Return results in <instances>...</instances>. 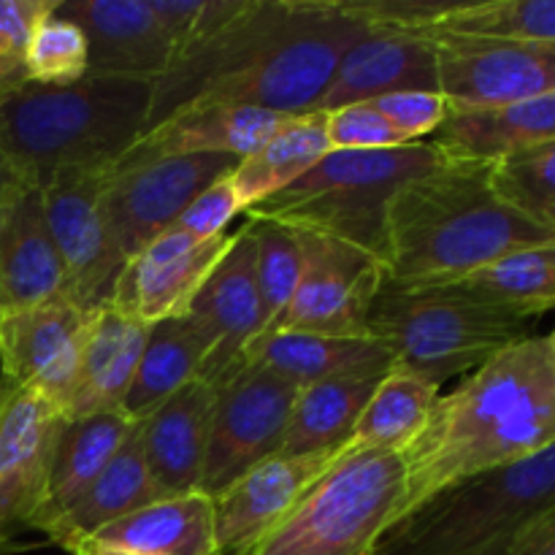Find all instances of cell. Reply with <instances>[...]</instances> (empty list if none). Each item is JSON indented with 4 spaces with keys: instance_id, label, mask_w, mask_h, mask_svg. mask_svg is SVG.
<instances>
[{
    "instance_id": "1",
    "label": "cell",
    "mask_w": 555,
    "mask_h": 555,
    "mask_svg": "<svg viewBox=\"0 0 555 555\" xmlns=\"http://www.w3.org/2000/svg\"><path fill=\"white\" fill-rule=\"evenodd\" d=\"M551 448L555 331L504 347L459 388L439 396L421 437L401 453L406 480L399 518L453 482L520 464Z\"/></svg>"
},
{
    "instance_id": "2",
    "label": "cell",
    "mask_w": 555,
    "mask_h": 555,
    "mask_svg": "<svg viewBox=\"0 0 555 555\" xmlns=\"http://www.w3.org/2000/svg\"><path fill=\"white\" fill-rule=\"evenodd\" d=\"M491 166L444 157L396 190L388 209V280L455 285L515 249L555 238L496 193Z\"/></svg>"
},
{
    "instance_id": "3",
    "label": "cell",
    "mask_w": 555,
    "mask_h": 555,
    "mask_svg": "<svg viewBox=\"0 0 555 555\" xmlns=\"http://www.w3.org/2000/svg\"><path fill=\"white\" fill-rule=\"evenodd\" d=\"M155 81L87 74L70 85L22 81L0 92V144L25 188L108 173L146 133Z\"/></svg>"
},
{
    "instance_id": "4",
    "label": "cell",
    "mask_w": 555,
    "mask_h": 555,
    "mask_svg": "<svg viewBox=\"0 0 555 555\" xmlns=\"http://www.w3.org/2000/svg\"><path fill=\"white\" fill-rule=\"evenodd\" d=\"M555 509V448L442 488L401 515L374 555H515Z\"/></svg>"
},
{
    "instance_id": "5",
    "label": "cell",
    "mask_w": 555,
    "mask_h": 555,
    "mask_svg": "<svg viewBox=\"0 0 555 555\" xmlns=\"http://www.w3.org/2000/svg\"><path fill=\"white\" fill-rule=\"evenodd\" d=\"M393 369L442 388L504 347L531 336V320L491 307L459 285H399L385 276L366 323Z\"/></svg>"
},
{
    "instance_id": "6",
    "label": "cell",
    "mask_w": 555,
    "mask_h": 555,
    "mask_svg": "<svg viewBox=\"0 0 555 555\" xmlns=\"http://www.w3.org/2000/svg\"><path fill=\"white\" fill-rule=\"evenodd\" d=\"M439 163H444V155L431 141L377 152H328L312 171L247 209L244 217L339 238L366 249L385 266L388 209L396 190Z\"/></svg>"
},
{
    "instance_id": "7",
    "label": "cell",
    "mask_w": 555,
    "mask_h": 555,
    "mask_svg": "<svg viewBox=\"0 0 555 555\" xmlns=\"http://www.w3.org/2000/svg\"><path fill=\"white\" fill-rule=\"evenodd\" d=\"M401 453L347 444L247 555H374L404 502Z\"/></svg>"
},
{
    "instance_id": "8",
    "label": "cell",
    "mask_w": 555,
    "mask_h": 555,
    "mask_svg": "<svg viewBox=\"0 0 555 555\" xmlns=\"http://www.w3.org/2000/svg\"><path fill=\"white\" fill-rule=\"evenodd\" d=\"M209 444L201 493L215 499L263 461L282 453L291 412L301 390L280 374L242 361L225 379L211 385Z\"/></svg>"
},
{
    "instance_id": "9",
    "label": "cell",
    "mask_w": 555,
    "mask_h": 555,
    "mask_svg": "<svg viewBox=\"0 0 555 555\" xmlns=\"http://www.w3.org/2000/svg\"><path fill=\"white\" fill-rule=\"evenodd\" d=\"M236 166V157L228 155L119 160L103 179V206L125 263L177 225L182 211Z\"/></svg>"
},
{
    "instance_id": "10",
    "label": "cell",
    "mask_w": 555,
    "mask_h": 555,
    "mask_svg": "<svg viewBox=\"0 0 555 555\" xmlns=\"http://www.w3.org/2000/svg\"><path fill=\"white\" fill-rule=\"evenodd\" d=\"M301 231V228H298ZM304 271L285 312L266 331L369 336L372 304L385 282L383 260L323 233L301 231Z\"/></svg>"
},
{
    "instance_id": "11",
    "label": "cell",
    "mask_w": 555,
    "mask_h": 555,
    "mask_svg": "<svg viewBox=\"0 0 555 555\" xmlns=\"http://www.w3.org/2000/svg\"><path fill=\"white\" fill-rule=\"evenodd\" d=\"M106 173H74L41 190L43 215L65 274V296L87 312L108 307L125 269L103 206Z\"/></svg>"
},
{
    "instance_id": "12",
    "label": "cell",
    "mask_w": 555,
    "mask_h": 555,
    "mask_svg": "<svg viewBox=\"0 0 555 555\" xmlns=\"http://www.w3.org/2000/svg\"><path fill=\"white\" fill-rule=\"evenodd\" d=\"M450 112L502 108L555 92V47L491 38H426Z\"/></svg>"
},
{
    "instance_id": "13",
    "label": "cell",
    "mask_w": 555,
    "mask_h": 555,
    "mask_svg": "<svg viewBox=\"0 0 555 555\" xmlns=\"http://www.w3.org/2000/svg\"><path fill=\"white\" fill-rule=\"evenodd\" d=\"M92 312L68 296L0 314V372L65 417Z\"/></svg>"
},
{
    "instance_id": "14",
    "label": "cell",
    "mask_w": 555,
    "mask_h": 555,
    "mask_svg": "<svg viewBox=\"0 0 555 555\" xmlns=\"http://www.w3.org/2000/svg\"><path fill=\"white\" fill-rule=\"evenodd\" d=\"M63 421L41 396L9 383L0 401V553L38 529Z\"/></svg>"
},
{
    "instance_id": "15",
    "label": "cell",
    "mask_w": 555,
    "mask_h": 555,
    "mask_svg": "<svg viewBox=\"0 0 555 555\" xmlns=\"http://www.w3.org/2000/svg\"><path fill=\"white\" fill-rule=\"evenodd\" d=\"M184 314L209 341V358L201 379L217 385L244 361L249 341L266 331V309L255 271V242L247 220L236 228L233 244L206 276Z\"/></svg>"
},
{
    "instance_id": "16",
    "label": "cell",
    "mask_w": 555,
    "mask_h": 555,
    "mask_svg": "<svg viewBox=\"0 0 555 555\" xmlns=\"http://www.w3.org/2000/svg\"><path fill=\"white\" fill-rule=\"evenodd\" d=\"M233 233L236 231H225L215 238H195L179 228H168L125 263L114 287L112 307L146 325L184 314L206 276L233 244Z\"/></svg>"
},
{
    "instance_id": "17",
    "label": "cell",
    "mask_w": 555,
    "mask_h": 555,
    "mask_svg": "<svg viewBox=\"0 0 555 555\" xmlns=\"http://www.w3.org/2000/svg\"><path fill=\"white\" fill-rule=\"evenodd\" d=\"M339 453L274 455L217 493L215 529L222 555L247 553L287 518L298 499L325 475Z\"/></svg>"
},
{
    "instance_id": "18",
    "label": "cell",
    "mask_w": 555,
    "mask_h": 555,
    "mask_svg": "<svg viewBox=\"0 0 555 555\" xmlns=\"http://www.w3.org/2000/svg\"><path fill=\"white\" fill-rule=\"evenodd\" d=\"M57 11L85 30L90 74L155 81L173 60V43L150 0H60Z\"/></svg>"
},
{
    "instance_id": "19",
    "label": "cell",
    "mask_w": 555,
    "mask_h": 555,
    "mask_svg": "<svg viewBox=\"0 0 555 555\" xmlns=\"http://www.w3.org/2000/svg\"><path fill=\"white\" fill-rule=\"evenodd\" d=\"M406 90H439L434 43L412 33L369 30L341 57L318 112H334Z\"/></svg>"
},
{
    "instance_id": "20",
    "label": "cell",
    "mask_w": 555,
    "mask_h": 555,
    "mask_svg": "<svg viewBox=\"0 0 555 555\" xmlns=\"http://www.w3.org/2000/svg\"><path fill=\"white\" fill-rule=\"evenodd\" d=\"M211 404H215L211 385L195 379L152 410L144 421L135 423L141 453L166 496H182L201 488Z\"/></svg>"
},
{
    "instance_id": "21",
    "label": "cell",
    "mask_w": 555,
    "mask_h": 555,
    "mask_svg": "<svg viewBox=\"0 0 555 555\" xmlns=\"http://www.w3.org/2000/svg\"><path fill=\"white\" fill-rule=\"evenodd\" d=\"M287 119L293 117L263 112V108L201 103V106L179 108L177 114L146 130L119 160L173 155H228L244 160Z\"/></svg>"
},
{
    "instance_id": "22",
    "label": "cell",
    "mask_w": 555,
    "mask_h": 555,
    "mask_svg": "<svg viewBox=\"0 0 555 555\" xmlns=\"http://www.w3.org/2000/svg\"><path fill=\"white\" fill-rule=\"evenodd\" d=\"M65 296V274L41 193L22 188L0 209V314Z\"/></svg>"
},
{
    "instance_id": "23",
    "label": "cell",
    "mask_w": 555,
    "mask_h": 555,
    "mask_svg": "<svg viewBox=\"0 0 555 555\" xmlns=\"http://www.w3.org/2000/svg\"><path fill=\"white\" fill-rule=\"evenodd\" d=\"M150 325L117 307L92 312L81 347L79 372L70 390L65 421L101 412H122L125 396L133 385Z\"/></svg>"
},
{
    "instance_id": "24",
    "label": "cell",
    "mask_w": 555,
    "mask_h": 555,
    "mask_svg": "<svg viewBox=\"0 0 555 555\" xmlns=\"http://www.w3.org/2000/svg\"><path fill=\"white\" fill-rule=\"evenodd\" d=\"M244 361L258 363L298 390L347 374H385L393 358L374 336H323L304 331H263L249 341Z\"/></svg>"
},
{
    "instance_id": "25",
    "label": "cell",
    "mask_w": 555,
    "mask_h": 555,
    "mask_svg": "<svg viewBox=\"0 0 555 555\" xmlns=\"http://www.w3.org/2000/svg\"><path fill=\"white\" fill-rule=\"evenodd\" d=\"M444 157L496 163L515 152L555 141V92L502 108L450 112L431 135Z\"/></svg>"
},
{
    "instance_id": "26",
    "label": "cell",
    "mask_w": 555,
    "mask_h": 555,
    "mask_svg": "<svg viewBox=\"0 0 555 555\" xmlns=\"http://www.w3.org/2000/svg\"><path fill=\"white\" fill-rule=\"evenodd\" d=\"M157 499H166V493L152 477L133 428L119 453L108 461L106 469L95 477V482L81 493V499L68 513L60 515L43 531V537L52 545L70 551L79 542L92 540L106 526L150 507Z\"/></svg>"
},
{
    "instance_id": "27",
    "label": "cell",
    "mask_w": 555,
    "mask_h": 555,
    "mask_svg": "<svg viewBox=\"0 0 555 555\" xmlns=\"http://www.w3.org/2000/svg\"><path fill=\"white\" fill-rule=\"evenodd\" d=\"M92 540L144 555H222L217 545L215 502L201 491L157 499L150 507L101 529Z\"/></svg>"
},
{
    "instance_id": "28",
    "label": "cell",
    "mask_w": 555,
    "mask_h": 555,
    "mask_svg": "<svg viewBox=\"0 0 555 555\" xmlns=\"http://www.w3.org/2000/svg\"><path fill=\"white\" fill-rule=\"evenodd\" d=\"M133 428L135 423L122 412H101V415L63 421L54 444L52 472H49L47 507L36 531L43 534L60 515L79 502L81 493L119 453Z\"/></svg>"
},
{
    "instance_id": "29",
    "label": "cell",
    "mask_w": 555,
    "mask_h": 555,
    "mask_svg": "<svg viewBox=\"0 0 555 555\" xmlns=\"http://www.w3.org/2000/svg\"><path fill=\"white\" fill-rule=\"evenodd\" d=\"M206 358H209V341L188 314L152 323L133 385L125 396L122 415L133 423L144 421L184 385L201 379Z\"/></svg>"
},
{
    "instance_id": "30",
    "label": "cell",
    "mask_w": 555,
    "mask_h": 555,
    "mask_svg": "<svg viewBox=\"0 0 555 555\" xmlns=\"http://www.w3.org/2000/svg\"><path fill=\"white\" fill-rule=\"evenodd\" d=\"M406 33L421 38H491L555 47V0H428Z\"/></svg>"
},
{
    "instance_id": "31",
    "label": "cell",
    "mask_w": 555,
    "mask_h": 555,
    "mask_svg": "<svg viewBox=\"0 0 555 555\" xmlns=\"http://www.w3.org/2000/svg\"><path fill=\"white\" fill-rule=\"evenodd\" d=\"M385 374H347L304 388L291 412L280 455L341 453L352 442L363 406Z\"/></svg>"
},
{
    "instance_id": "32",
    "label": "cell",
    "mask_w": 555,
    "mask_h": 555,
    "mask_svg": "<svg viewBox=\"0 0 555 555\" xmlns=\"http://www.w3.org/2000/svg\"><path fill=\"white\" fill-rule=\"evenodd\" d=\"M328 152L331 144L323 112L287 119L253 155L238 160L236 171L231 173V184L244 211L291 188L304 173L312 171Z\"/></svg>"
},
{
    "instance_id": "33",
    "label": "cell",
    "mask_w": 555,
    "mask_h": 555,
    "mask_svg": "<svg viewBox=\"0 0 555 555\" xmlns=\"http://www.w3.org/2000/svg\"><path fill=\"white\" fill-rule=\"evenodd\" d=\"M466 293L518 318L534 320L555 309V238L515 249L455 282Z\"/></svg>"
},
{
    "instance_id": "34",
    "label": "cell",
    "mask_w": 555,
    "mask_h": 555,
    "mask_svg": "<svg viewBox=\"0 0 555 555\" xmlns=\"http://www.w3.org/2000/svg\"><path fill=\"white\" fill-rule=\"evenodd\" d=\"M439 396L442 388L437 385L404 369H390L363 406L350 444L404 453L426 428Z\"/></svg>"
},
{
    "instance_id": "35",
    "label": "cell",
    "mask_w": 555,
    "mask_h": 555,
    "mask_svg": "<svg viewBox=\"0 0 555 555\" xmlns=\"http://www.w3.org/2000/svg\"><path fill=\"white\" fill-rule=\"evenodd\" d=\"M491 182L515 211L555 236V141L496 160Z\"/></svg>"
},
{
    "instance_id": "36",
    "label": "cell",
    "mask_w": 555,
    "mask_h": 555,
    "mask_svg": "<svg viewBox=\"0 0 555 555\" xmlns=\"http://www.w3.org/2000/svg\"><path fill=\"white\" fill-rule=\"evenodd\" d=\"M255 242V271L266 309V328L285 312L304 271V236L276 220L247 217Z\"/></svg>"
},
{
    "instance_id": "37",
    "label": "cell",
    "mask_w": 555,
    "mask_h": 555,
    "mask_svg": "<svg viewBox=\"0 0 555 555\" xmlns=\"http://www.w3.org/2000/svg\"><path fill=\"white\" fill-rule=\"evenodd\" d=\"M90 74V43L85 30L60 11L49 14L33 33L27 49V81L70 85Z\"/></svg>"
},
{
    "instance_id": "38",
    "label": "cell",
    "mask_w": 555,
    "mask_h": 555,
    "mask_svg": "<svg viewBox=\"0 0 555 555\" xmlns=\"http://www.w3.org/2000/svg\"><path fill=\"white\" fill-rule=\"evenodd\" d=\"M60 0H0V92L27 81V49L36 27Z\"/></svg>"
},
{
    "instance_id": "39",
    "label": "cell",
    "mask_w": 555,
    "mask_h": 555,
    "mask_svg": "<svg viewBox=\"0 0 555 555\" xmlns=\"http://www.w3.org/2000/svg\"><path fill=\"white\" fill-rule=\"evenodd\" d=\"M163 30L173 43V57L195 47L233 20L247 0H150Z\"/></svg>"
},
{
    "instance_id": "40",
    "label": "cell",
    "mask_w": 555,
    "mask_h": 555,
    "mask_svg": "<svg viewBox=\"0 0 555 555\" xmlns=\"http://www.w3.org/2000/svg\"><path fill=\"white\" fill-rule=\"evenodd\" d=\"M325 114L331 152H377L406 146L372 103H350Z\"/></svg>"
},
{
    "instance_id": "41",
    "label": "cell",
    "mask_w": 555,
    "mask_h": 555,
    "mask_svg": "<svg viewBox=\"0 0 555 555\" xmlns=\"http://www.w3.org/2000/svg\"><path fill=\"white\" fill-rule=\"evenodd\" d=\"M372 103L399 133L404 144H417L428 141L450 114L448 98L439 90H406L393 92V95L374 98Z\"/></svg>"
},
{
    "instance_id": "42",
    "label": "cell",
    "mask_w": 555,
    "mask_h": 555,
    "mask_svg": "<svg viewBox=\"0 0 555 555\" xmlns=\"http://www.w3.org/2000/svg\"><path fill=\"white\" fill-rule=\"evenodd\" d=\"M238 215H244V206L238 201L236 190H233L231 177H225L217 184H211L209 190H204L182 211V217H179L173 228H179V231L190 233L195 238H215L220 233H225L228 222Z\"/></svg>"
},
{
    "instance_id": "43",
    "label": "cell",
    "mask_w": 555,
    "mask_h": 555,
    "mask_svg": "<svg viewBox=\"0 0 555 555\" xmlns=\"http://www.w3.org/2000/svg\"><path fill=\"white\" fill-rule=\"evenodd\" d=\"M515 555H555V509L531 529Z\"/></svg>"
},
{
    "instance_id": "44",
    "label": "cell",
    "mask_w": 555,
    "mask_h": 555,
    "mask_svg": "<svg viewBox=\"0 0 555 555\" xmlns=\"http://www.w3.org/2000/svg\"><path fill=\"white\" fill-rule=\"evenodd\" d=\"M22 188H25V184L16 179L14 168L9 166V157H5V152H3V144H0V209H3V206L9 204V201L14 198Z\"/></svg>"
},
{
    "instance_id": "45",
    "label": "cell",
    "mask_w": 555,
    "mask_h": 555,
    "mask_svg": "<svg viewBox=\"0 0 555 555\" xmlns=\"http://www.w3.org/2000/svg\"><path fill=\"white\" fill-rule=\"evenodd\" d=\"M70 555H144V553H133V551H122V547H112V545H101L95 540H85L79 545H74L68 551Z\"/></svg>"
},
{
    "instance_id": "46",
    "label": "cell",
    "mask_w": 555,
    "mask_h": 555,
    "mask_svg": "<svg viewBox=\"0 0 555 555\" xmlns=\"http://www.w3.org/2000/svg\"><path fill=\"white\" fill-rule=\"evenodd\" d=\"M5 390H9V379H5V377H3V372H0V401H3Z\"/></svg>"
},
{
    "instance_id": "47",
    "label": "cell",
    "mask_w": 555,
    "mask_h": 555,
    "mask_svg": "<svg viewBox=\"0 0 555 555\" xmlns=\"http://www.w3.org/2000/svg\"><path fill=\"white\" fill-rule=\"evenodd\" d=\"M236 555H247V553H236Z\"/></svg>"
}]
</instances>
